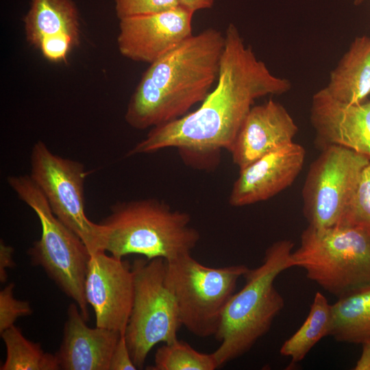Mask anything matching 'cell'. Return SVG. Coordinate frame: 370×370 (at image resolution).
I'll use <instances>...</instances> for the list:
<instances>
[{"label": "cell", "instance_id": "obj_30", "mask_svg": "<svg viewBox=\"0 0 370 370\" xmlns=\"http://www.w3.org/2000/svg\"><path fill=\"white\" fill-rule=\"evenodd\" d=\"M362 349L354 369L370 370V341L362 344Z\"/></svg>", "mask_w": 370, "mask_h": 370}, {"label": "cell", "instance_id": "obj_28", "mask_svg": "<svg viewBox=\"0 0 370 370\" xmlns=\"http://www.w3.org/2000/svg\"><path fill=\"white\" fill-rule=\"evenodd\" d=\"M14 249L6 245L3 241L0 242V281L5 282L8 278L7 269L14 265L13 260Z\"/></svg>", "mask_w": 370, "mask_h": 370}, {"label": "cell", "instance_id": "obj_18", "mask_svg": "<svg viewBox=\"0 0 370 370\" xmlns=\"http://www.w3.org/2000/svg\"><path fill=\"white\" fill-rule=\"evenodd\" d=\"M24 26L27 41L36 48L42 38L60 34L79 41V14L72 0H32Z\"/></svg>", "mask_w": 370, "mask_h": 370}, {"label": "cell", "instance_id": "obj_5", "mask_svg": "<svg viewBox=\"0 0 370 370\" xmlns=\"http://www.w3.org/2000/svg\"><path fill=\"white\" fill-rule=\"evenodd\" d=\"M292 259L308 279L338 298L370 284V233L348 225H308Z\"/></svg>", "mask_w": 370, "mask_h": 370}, {"label": "cell", "instance_id": "obj_25", "mask_svg": "<svg viewBox=\"0 0 370 370\" xmlns=\"http://www.w3.org/2000/svg\"><path fill=\"white\" fill-rule=\"evenodd\" d=\"M120 20L159 12L180 5L177 0H114Z\"/></svg>", "mask_w": 370, "mask_h": 370}, {"label": "cell", "instance_id": "obj_23", "mask_svg": "<svg viewBox=\"0 0 370 370\" xmlns=\"http://www.w3.org/2000/svg\"><path fill=\"white\" fill-rule=\"evenodd\" d=\"M338 225L358 226L370 233V162L364 169L356 192Z\"/></svg>", "mask_w": 370, "mask_h": 370}, {"label": "cell", "instance_id": "obj_31", "mask_svg": "<svg viewBox=\"0 0 370 370\" xmlns=\"http://www.w3.org/2000/svg\"><path fill=\"white\" fill-rule=\"evenodd\" d=\"M364 1V0H354V4L358 5H360L361 4L362 2Z\"/></svg>", "mask_w": 370, "mask_h": 370}, {"label": "cell", "instance_id": "obj_19", "mask_svg": "<svg viewBox=\"0 0 370 370\" xmlns=\"http://www.w3.org/2000/svg\"><path fill=\"white\" fill-rule=\"evenodd\" d=\"M331 306L330 336L343 343L370 341V284L341 296Z\"/></svg>", "mask_w": 370, "mask_h": 370}, {"label": "cell", "instance_id": "obj_26", "mask_svg": "<svg viewBox=\"0 0 370 370\" xmlns=\"http://www.w3.org/2000/svg\"><path fill=\"white\" fill-rule=\"evenodd\" d=\"M79 41L69 34H60L42 38L38 47L43 56L53 62L66 60L69 53Z\"/></svg>", "mask_w": 370, "mask_h": 370}, {"label": "cell", "instance_id": "obj_14", "mask_svg": "<svg viewBox=\"0 0 370 370\" xmlns=\"http://www.w3.org/2000/svg\"><path fill=\"white\" fill-rule=\"evenodd\" d=\"M305 157L303 146L293 142L240 169L229 204L241 207L274 197L293 183L302 170Z\"/></svg>", "mask_w": 370, "mask_h": 370}, {"label": "cell", "instance_id": "obj_11", "mask_svg": "<svg viewBox=\"0 0 370 370\" xmlns=\"http://www.w3.org/2000/svg\"><path fill=\"white\" fill-rule=\"evenodd\" d=\"M85 295L96 326L125 333L134 297V274L127 260L101 251L90 256Z\"/></svg>", "mask_w": 370, "mask_h": 370}, {"label": "cell", "instance_id": "obj_29", "mask_svg": "<svg viewBox=\"0 0 370 370\" xmlns=\"http://www.w3.org/2000/svg\"><path fill=\"white\" fill-rule=\"evenodd\" d=\"M179 4L193 12L211 8L214 0H177Z\"/></svg>", "mask_w": 370, "mask_h": 370}, {"label": "cell", "instance_id": "obj_16", "mask_svg": "<svg viewBox=\"0 0 370 370\" xmlns=\"http://www.w3.org/2000/svg\"><path fill=\"white\" fill-rule=\"evenodd\" d=\"M76 303L67 308L62 343L56 356L63 370H109L115 346L123 333L88 327Z\"/></svg>", "mask_w": 370, "mask_h": 370}, {"label": "cell", "instance_id": "obj_7", "mask_svg": "<svg viewBox=\"0 0 370 370\" xmlns=\"http://www.w3.org/2000/svg\"><path fill=\"white\" fill-rule=\"evenodd\" d=\"M249 269L244 264L207 267L191 253L166 260L165 282L175 298L182 325L199 337L214 336L238 279Z\"/></svg>", "mask_w": 370, "mask_h": 370}, {"label": "cell", "instance_id": "obj_17", "mask_svg": "<svg viewBox=\"0 0 370 370\" xmlns=\"http://www.w3.org/2000/svg\"><path fill=\"white\" fill-rule=\"evenodd\" d=\"M330 95L340 102L354 104L370 95V36H357L332 71L328 85Z\"/></svg>", "mask_w": 370, "mask_h": 370}, {"label": "cell", "instance_id": "obj_3", "mask_svg": "<svg viewBox=\"0 0 370 370\" xmlns=\"http://www.w3.org/2000/svg\"><path fill=\"white\" fill-rule=\"evenodd\" d=\"M293 245L290 240L275 241L265 251L262 263L244 274L245 284L229 300L214 335L220 343L212 352L219 368L249 351L283 309L284 300L274 282L294 267Z\"/></svg>", "mask_w": 370, "mask_h": 370}, {"label": "cell", "instance_id": "obj_21", "mask_svg": "<svg viewBox=\"0 0 370 370\" xmlns=\"http://www.w3.org/2000/svg\"><path fill=\"white\" fill-rule=\"evenodd\" d=\"M6 358L1 370H59L56 354L45 352L40 343L27 339L15 325L1 334Z\"/></svg>", "mask_w": 370, "mask_h": 370}, {"label": "cell", "instance_id": "obj_8", "mask_svg": "<svg viewBox=\"0 0 370 370\" xmlns=\"http://www.w3.org/2000/svg\"><path fill=\"white\" fill-rule=\"evenodd\" d=\"M134 297L125 337L132 360L142 369L151 349L177 339L182 326L173 294L165 282L166 260L136 259Z\"/></svg>", "mask_w": 370, "mask_h": 370}, {"label": "cell", "instance_id": "obj_15", "mask_svg": "<svg viewBox=\"0 0 370 370\" xmlns=\"http://www.w3.org/2000/svg\"><path fill=\"white\" fill-rule=\"evenodd\" d=\"M298 127L280 102L272 99L253 106L230 149L240 169L293 142Z\"/></svg>", "mask_w": 370, "mask_h": 370}, {"label": "cell", "instance_id": "obj_22", "mask_svg": "<svg viewBox=\"0 0 370 370\" xmlns=\"http://www.w3.org/2000/svg\"><path fill=\"white\" fill-rule=\"evenodd\" d=\"M212 354L201 353L178 338L163 343L156 352L154 364L149 370H214L218 369Z\"/></svg>", "mask_w": 370, "mask_h": 370}, {"label": "cell", "instance_id": "obj_2", "mask_svg": "<svg viewBox=\"0 0 370 370\" xmlns=\"http://www.w3.org/2000/svg\"><path fill=\"white\" fill-rule=\"evenodd\" d=\"M225 35L208 28L150 64L128 103L125 119L138 130L177 119L202 102L217 80Z\"/></svg>", "mask_w": 370, "mask_h": 370}, {"label": "cell", "instance_id": "obj_4", "mask_svg": "<svg viewBox=\"0 0 370 370\" xmlns=\"http://www.w3.org/2000/svg\"><path fill=\"white\" fill-rule=\"evenodd\" d=\"M99 223L104 251L119 258L138 254L168 261L191 253L200 238L189 214L154 198L117 202Z\"/></svg>", "mask_w": 370, "mask_h": 370}, {"label": "cell", "instance_id": "obj_20", "mask_svg": "<svg viewBox=\"0 0 370 370\" xmlns=\"http://www.w3.org/2000/svg\"><path fill=\"white\" fill-rule=\"evenodd\" d=\"M331 306L321 293H316L306 320L280 347V354L291 358L290 367L301 361L322 338L330 336Z\"/></svg>", "mask_w": 370, "mask_h": 370}, {"label": "cell", "instance_id": "obj_12", "mask_svg": "<svg viewBox=\"0 0 370 370\" xmlns=\"http://www.w3.org/2000/svg\"><path fill=\"white\" fill-rule=\"evenodd\" d=\"M194 13L178 5L120 20L117 36L120 53L133 61L153 63L193 35Z\"/></svg>", "mask_w": 370, "mask_h": 370}, {"label": "cell", "instance_id": "obj_24", "mask_svg": "<svg viewBox=\"0 0 370 370\" xmlns=\"http://www.w3.org/2000/svg\"><path fill=\"white\" fill-rule=\"evenodd\" d=\"M14 284L11 282L0 291V334L14 325L16 319L32 313L27 301L14 296Z\"/></svg>", "mask_w": 370, "mask_h": 370}, {"label": "cell", "instance_id": "obj_6", "mask_svg": "<svg viewBox=\"0 0 370 370\" xmlns=\"http://www.w3.org/2000/svg\"><path fill=\"white\" fill-rule=\"evenodd\" d=\"M9 186L38 217L40 238L29 249L32 262L41 267L47 275L78 306L88 319L85 280L90 252L80 238L60 221L29 175H10Z\"/></svg>", "mask_w": 370, "mask_h": 370}, {"label": "cell", "instance_id": "obj_13", "mask_svg": "<svg viewBox=\"0 0 370 370\" xmlns=\"http://www.w3.org/2000/svg\"><path fill=\"white\" fill-rule=\"evenodd\" d=\"M310 120L321 150L338 145L370 158V100L344 103L323 88L312 97Z\"/></svg>", "mask_w": 370, "mask_h": 370}, {"label": "cell", "instance_id": "obj_1", "mask_svg": "<svg viewBox=\"0 0 370 370\" xmlns=\"http://www.w3.org/2000/svg\"><path fill=\"white\" fill-rule=\"evenodd\" d=\"M224 35L214 88L196 110L152 127L143 140L149 152L175 147L182 155L219 156L221 149H231L256 99L291 90V82L270 71L234 24Z\"/></svg>", "mask_w": 370, "mask_h": 370}, {"label": "cell", "instance_id": "obj_27", "mask_svg": "<svg viewBox=\"0 0 370 370\" xmlns=\"http://www.w3.org/2000/svg\"><path fill=\"white\" fill-rule=\"evenodd\" d=\"M138 369L131 357L124 333L121 334L113 351L109 370Z\"/></svg>", "mask_w": 370, "mask_h": 370}, {"label": "cell", "instance_id": "obj_10", "mask_svg": "<svg viewBox=\"0 0 370 370\" xmlns=\"http://www.w3.org/2000/svg\"><path fill=\"white\" fill-rule=\"evenodd\" d=\"M370 158L350 149L332 145L312 162L302 189L304 214L308 225H338Z\"/></svg>", "mask_w": 370, "mask_h": 370}, {"label": "cell", "instance_id": "obj_9", "mask_svg": "<svg viewBox=\"0 0 370 370\" xmlns=\"http://www.w3.org/2000/svg\"><path fill=\"white\" fill-rule=\"evenodd\" d=\"M29 176L53 213L80 238L90 256L104 251L103 227L91 221L85 211L84 164L53 153L38 140L31 151Z\"/></svg>", "mask_w": 370, "mask_h": 370}]
</instances>
